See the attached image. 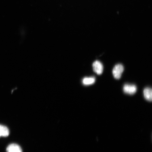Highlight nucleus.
Listing matches in <instances>:
<instances>
[{
    "label": "nucleus",
    "instance_id": "obj_6",
    "mask_svg": "<svg viewBox=\"0 0 152 152\" xmlns=\"http://www.w3.org/2000/svg\"><path fill=\"white\" fill-rule=\"evenodd\" d=\"M9 134V131L8 128L4 125H0V137H6Z\"/></svg>",
    "mask_w": 152,
    "mask_h": 152
},
{
    "label": "nucleus",
    "instance_id": "obj_3",
    "mask_svg": "<svg viewBox=\"0 0 152 152\" xmlns=\"http://www.w3.org/2000/svg\"><path fill=\"white\" fill-rule=\"evenodd\" d=\"M94 71L98 75H100L103 71V66L102 64L98 61L94 62L93 64Z\"/></svg>",
    "mask_w": 152,
    "mask_h": 152
},
{
    "label": "nucleus",
    "instance_id": "obj_1",
    "mask_svg": "<svg viewBox=\"0 0 152 152\" xmlns=\"http://www.w3.org/2000/svg\"><path fill=\"white\" fill-rule=\"evenodd\" d=\"M124 70L123 66L121 64H117L114 67L113 69V75L115 78L116 79H120L121 75Z\"/></svg>",
    "mask_w": 152,
    "mask_h": 152
},
{
    "label": "nucleus",
    "instance_id": "obj_7",
    "mask_svg": "<svg viewBox=\"0 0 152 152\" xmlns=\"http://www.w3.org/2000/svg\"><path fill=\"white\" fill-rule=\"evenodd\" d=\"M95 81H96V79L94 77H86L83 79V83L85 85H89L94 84Z\"/></svg>",
    "mask_w": 152,
    "mask_h": 152
},
{
    "label": "nucleus",
    "instance_id": "obj_2",
    "mask_svg": "<svg viewBox=\"0 0 152 152\" xmlns=\"http://www.w3.org/2000/svg\"><path fill=\"white\" fill-rule=\"evenodd\" d=\"M123 91L126 94H134L136 92L137 87L134 85L125 84L123 87Z\"/></svg>",
    "mask_w": 152,
    "mask_h": 152
},
{
    "label": "nucleus",
    "instance_id": "obj_4",
    "mask_svg": "<svg viewBox=\"0 0 152 152\" xmlns=\"http://www.w3.org/2000/svg\"><path fill=\"white\" fill-rule=\"evenodd\" d=\"M7 152H22L21 148L18 144H11L7 147Z\"/></svg>",
    "mask_w": 152,
    "mask_h": 152
},
{
    "label": "nucleus",
    "instance_id": "obj_5",
    "mask_svg": "<svg viewBox=\"0 0 152 152\" xmlns=\"http://www.w3.org/2000/svg\"><path fill=\"white\" fill-rule=\"evenodd\" d=\"M144 98L148 101L151 102L152 100V89L149 87L145 88L144 90Z\"/></svg>",
    "mask_w": 152,
    "mask_h": 152
}]
</instances>
